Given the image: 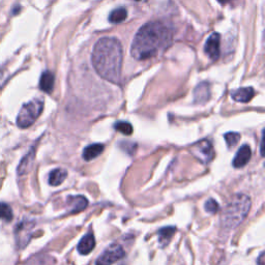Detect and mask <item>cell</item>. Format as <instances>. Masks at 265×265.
I'll list each match as a JSON object with an SVG mask.
<instances>
[{
  "label": "cell",
  "instance_id": "obj_22",
  "mask_svg": "<svg viewBox=\"0 0 265 265\" xmlns=\"http://www.w3.org/2000/svg\"><path fill=\"white\" fill-rule=\"evenodd\" d=\"M114 128L116 131H118L127 136H130L132 134V127L130 122L118 121L114 124Z\"/></svg>",
  "mask_w": 265,
  "mask_h": 265
},
{
  "label": "cell",
  "instance_id": "obj_26",
  "mask_svg": "<svg viewBox=\"0 0 265 265\" xmlns=\"http://www.w3.org/2000/svg\"><path fill=\"white\" fill-rule=\"evenodd\" d=\"M218 1L222 4H226V3H229V2L233 1V0H218Z\"/></svg>",
  "mask_w": 265,
  "mask_h": 265
},
{
  "label": "cell",
  "instance_id": "obj_23",
  "mask_svg": "<svg viewBox=\"0 0 265 265\" xmlns=\"http://www.w3.org/2000/svg\"><path fill=\"white\" fill-rule=\"evenodd\" d=\"M204 207H205V210L207 211V212H209V213H216L219 210V208H220V205L215 200V199H208V200L205 202Z\"/></svg>",
  "mask_w": 265,
  "mask_h": 265
},
{
  "label": "cell",
  "instance_id": "obj_4",
  "mask_svg": "<svg viewBox=\"0 0 265 265\" xmlns=\"http://www.w3.org/2000/svg\"><path fill=\"white\" fill-rule=\"evenodd\" d=\"M44 102L40 99H34L21 108L17 117V126L20 129L31 127L43 112Z\"/></svg>",
  "mask_w": 265,
  "mask_h": 265
},
{
  "label": "cell",
  "instance_id": "obj_12",
  "mask_svg": "<svg viewBox=\"0 0 265 265\" xmlns=\"http://www.w3.org/2000/svg\"><path fill=\"white\" fill-rule=\"evenodd\" d=\"M94 247H95L94 235L91 232H89L80 240L77 249H78V252L81 255H88L94 249Z\"/></svg>",
  "mask_w": 265,
  "mask_h": 265
},
{
  "label": "cell",
  "instance_id": "obj_18",
  "mask_svg": "<svg viewBox=\"0 0 265 265\" xmlns=\"http://www.w3.org/2000/svg\"><path fill=\"white\" fill-rule=\"evenodd\" d=\"M175 228L174 227H164L158 231L159 235V244L162 248L166 247L169 242H170L171 238L175 233Z\"/></svg>",
  "mask_w": 265,
  "mask_h": 265
},
{
  "label": "cell",
  "instance_id": "obj_5",
  "mask_svg": "<svg viewBox=\"0 0 265 265\" xmlns=\"http://www.w3.org/2000/svg\"><path fill=\"white\" fill-rule=\"evenodd\" d=\"M191 153L203 164H209L216 156L212 143L207 139H203L195 143L191 147Z\"/></svg>",
  "mask_w": 265,
  "mask_h": 265
},
{
  "label": "cell",
  "instance_id": "obj_7",
  "mask_svg": "<svg viewBox=\"0 0 265 265\" xmlns=\"http://www.w3.org/2000/svg\"><path fill=\"white\" fill-rule=\"evenodd\" d=\"M34 228V223L24 221L18 225L16 228V241L19 249H23L30 241L32 229Z\"/></svg>",
  "mask_w": 265,
  "mask_h": 265
},
{
  "label": "cell",
  "instance_id": "obj_19",
  "mask_svg": "<svg viewBox=\"0 0 265 265\" xmlns=\"http://www.w3.org/2000/svg\"><path fill=\"white\" fill-rule=\"evenodd\" d=\"M128 17V12L124 7H118L113 10L109 15V21L113 24H118L123 22Z\"/></svg>",
  "mask_w": 265,
  "mask_h": 265
},
{
  "label": "cell",
  "instance_id": "obj_3",
  "mask_svg": "<svg viewBox=\"0 0 265 265\" xmlns=\"http://www.w3.org/2000/svg\"><path fill=\"white\" fill-rule=\"evenodd\" d=\"M251 209V199L245 194L235 195L227 203L221 217V223L226 229H234L242 223Z\"/></svg>",
  "mask_w": 265,
  "mask_h": 265
},
{
  "label": "cell",
  "instance_id": "obj_1",
  "mask_svg": "<svg viewBox=\"0 0 265 265\" xmlns=\"http://www.w3.org/2000/svg\"><path fill=\"white\" fill-rule=\"evenodd\" d=\"M172 29L162 21L144 24L132 43L131 54L136 60H146L157 56L172 42Z\"/></svg>",
  "mask_w": 265,
  "mask_h": 265
},
{
  "label": "cell",
  "instance_id": "obj_9",
  "mask_svg": "<svg viewBox=\"0 0 265 265\" xmlns=\"http://www.w3.org/2000/svg\"><path fill=\"white\" fill-rule=\"evenodd\" d=\"M251 157H252L251 147H250L248 144L242 145L238 149L236 156H235L233 160V166L235 168L245 167L249 163L250 160H251Z\"/></svg>",
  "mask_w": 265,
  "mask_h": 265
},
{
  "label": "cell",
  "instance_id": "obj_10",
  "mask_svg": "<svg viewBox=\"0 0 265 265\" xmlns=\"http://www.w3.org/2000/svg\"><path fill=\"white\" fill-rule=\"evenodd\" d=\"M210 99V85L208 82H201L194 90V100L197 104H204Z\"/></svg>",
  "mask_w": 265,
  "mask_h": 265
},
{
  "label": "cell",
  "instance_id": "obj_6",
  "mask_svg": "<svg viewBox=\"0 0 265 265\" xmlns=\"http://www.w3.org/2000/svg\"><path fill=\"white\" fill-rule=\"evenodd\" d=\"M124 250L118 244L110 245L104 252H103L99 258L95 261V265H111L122 259L124 257Z\"/></svg>",
  "mask_w": 265,
  "mask_h": 265
},
{
  "label": "cell",
  "instance_id": "obj_17",
  "mask_svg": "<svg viewBox=\"0 0 265 265\" xmlns=\"http://www.w3.org/2000/svg\"><path fill=\"white\" fill-rule=\"evenodd\" d=\"M66 176H68V172H66L64 169H54V170L51 171L49 174V183L53 187L60 186L66 178Z\"/></svg>",
  "mask_w": 265,
  "mask_h": 265
},
{
  "label": "cell",
  "instance_id": "obj_25",
  "mask_svg": "<svg viewBox=\"0 0 265 265\" xmlns=\"http://www.w3.org/2000/svg\"><path fill=\"white\" fill-rule=\"evenodd\" d=\"M5 82V75H4V72L0 71V87H1Z\"/></svg>",
  "mask_w": 265,
  "mask_h": 265
},
{
  "label": "cell",
  "instance_id": "obj_20",
  "mask_svg": "<svg viewBox=\"0 0 265 265\" xmlns=\"http://www.w3.org/2000/svg\"><path fill=\"white\" fill-rule=\"evenodd\" d=\"M13 218V210L10 207V205L0 202V219L6 221V222H11Z\"/></svg>",
  "mask_w": 265,
  "mask_h": 265
},
{
  "label": "cell",
  "instance_id": "obj_2",
  "mask_svg": "<svg viewBox=\"0 0 265 265\" xmlns=\"http://www.w3.org/2000/svg\"><path fill=\"white\" fill-rule=\"evenodd\" d=\"M91 61L99 75L109 82L118 83L121 76L123 50L116 38H103L92 51Z\"/></svg>",
  "mask_w": 265,
  "mask_h": 265
},
{
  "label": "cell",
  "instance_id": "obj_27",
  "mask_svg": "<svg viewBox=\"0 0 265 265\" xmlns=\"http://www.w3.org/2000/svg\"><path fill=\"white\" fill-rule=\"evenodd\" d=\"M131 1H134V2H139V3H142V2H146V1H148V0H131Z\"/></svg>",
  "mask_w": 265,
  "mask_h": 265
},
{
  "label": "cell",
  "instance_id": "obj_8",
  "mask_svg": "<svg viewBox=\"0 0 265 265\" xmlns=\"http://www.w3.org/2000/svg\"><path fill=\"white\" fill-rule=\"evenodd\" d=\"M204 51L211 60L217 61L219 59L221 55V35L218 32H213L206 41Z\"/></svg>",
  "mask_w": 265,
  "mask_h": 265
},
{
  "label": "cell",
  "instance_id": "obj_15",
  "mask_svg": "<svg viewBox=\"0 0 265 265\" xmlns=\"http://www.w3.org/2000/svg\"><path fill=\"white\" fill-rule=\"evenodd\" d=\"M105 146L101 144V143H94V144H90L86 146L84 150H83V154L82 157L85 161H91L94 160L95 158H98L100 154L104 151Z\"/></svg>",
  "mask_w": 265,
  "mask_h": 265
},
{
  "label": "cell",
  "instance_id": "obj_16",
  "mask_svg": "<svg viewBox=\"0 0 265 265\" xmlns=\"http://www.w3.org/2000/svg\"><path fill=\"white\" fill-rule=\"evenodd\" d=\"M34 157H35V150H34V148H32L23 158V160L21 161V163L18 167V174L19 175H25L31 170V167L33 165V161H34Z\"/></svg>",
  "mask_w": 265,
  "mask_h": 265
},
{
  "label": "cell",
  "instance_id": "obj_14",
  "mask_svg": "<svg viewBox=\"0 0 265 265\" xmlns=\"http://www.w3.org/2000/svg\"><path fill=\"white\" fill-rule=\"evenodd\" d=\"M68 201L71 207V213H78L82 211L88 205L87 199L84 196H71L69 197Z\"/></svg>",
  "mask_w": 265,
  "mask_h": 265
},
{
  "label": "cell",
  "instance_id": "obj_13",
  "mask_svg": "<svg viewBox=\"0 0 265 265\" xmlns=\"http://www.w3.org/2000/svg\"><path fill=\"white\" fill-rule=\"evenodd\" d=\"M54 83H55V77L53 75V73H51L50 71H46L42 74L41 80H40L41 90H43L46 93H51L53 91Z\"/></svg>",
  "mask_w": 265,
  "mask_h": 265
},
{
  "label": "cell",
  "instance_id": "obj_24",
  "mask_svg": "<svg viewBox=\"0 0 265 265\" xmlns=\"http://www.w3.org/2000/svg\"><path fill=\"white\" fill-rule=\"evenodd\" d=\"M264 259H265V257H264V253L262 252L260 254V256L258 257V260H257V265H265L264 263Z\"/></svg>",
  "mask_w": 265,
  "mask_h": 265
},
{
  "label": "cell",
  "instance_id": "obj_21",
  "mask_svg": "<svg viewBox=\"0 0 265 265\" xmlns=\"http://www.w3.org/2000/svg\"><path fill=\"white\" fill-rule=\"evenodd\" d=\"M224 138L226 140V143H227L228 147H229V148H232V147H234L239 142L240 134H238V132H229L224 135Z\"/></svg>",
  "mask_w": 265,
  "mask_h": 265
},
{
  "label": "cell",
  "instance_id": "obj_11",
  "mask_svg": "<svg viewBox=\"0 0 265 265\" xmlns=\"http://www.w3.org/2000/svg\"><path fill=\"white\" fill-rule=\"evenodd\" d=\"M255 95V90L252 87H242L231 92V98L238 103H249Z\"/></svg>",
  "mask_w": 265,
  "mask_h": 265
}]
</instances>
